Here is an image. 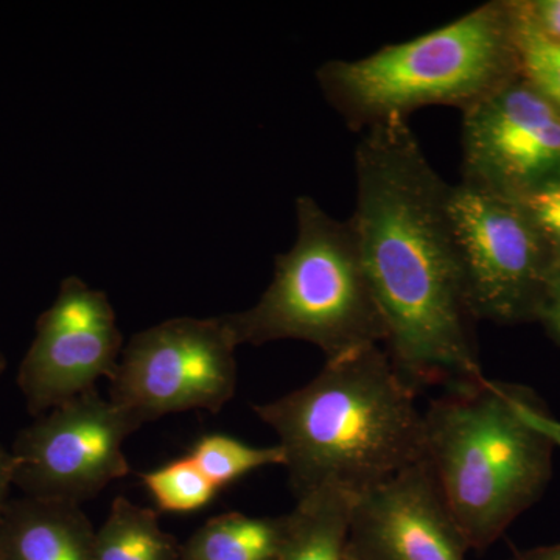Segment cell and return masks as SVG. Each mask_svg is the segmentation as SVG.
Segmentation results:
<instances>
[{"mask_svg":"<svg viewBox=\"0 0 560 560\" xmlns=\"http://www.w3.org/2000/svg\"><path fill=\"white\" fill-rule=\"evenodd\" d=\"M350 221L386 326L385 350L412 389L482 377L466 280L448 219L451 184L427 160L408 119L363 131Z\"/></svg>","mask_w":560,"mask_h":560,"instance_id":"6da1fadb","label":"cell"},{"mask_svg":"<svg viewBox=\"0 0 560 560\" xmlns=\"http://www.w3.org/2000/svg\"><path fill=\"white\" fill-rule=\"evenodd\" d=\"M416 396L383 346H370L254 411L278 434L296 499L326 488L357 497L423 459Z\"/></svg>","mask_w":560,"mask_h":560,"instance_id":"7a4b0ae2","label":"cell"},{"mask_svg":"<svg viewBox=\"0 0 560 560\" xmlns=\"http://www.w3.org/2000/svg\"><path fill=\"white\" fill-rule=\"evenodd\" d=\"M560 420L521 383L482 377L423 411V459L470 550H485L541 499Z\"/></svg>","mask_w":560,"mask_h":560,"instance_id":"3957f363","label":"cell"},{"mask_svg":"<svg viewBox=\"0 0 560 560\" xmlns=\"http://www.w3.org/2000/svg\"><path fill=\"white\" fill-rule=\"evenodd\" d=\"M518 75L511 2L492 0L418 38L327 61L316 80L346 125L363 132L429 106L469 109Z\"/></svg>","mask_w":560,"mask_h":560,"instance_id":"277c9868","label":"cell"},{"mask_svg":"<svg viewBox=\"0 0 560 560\" xmlns=\"http://www.w3.org/2000/svg\"><path fill=\"white\" fill-rule=\"evenodd\" d=\"M296 242L275 261L260 300L226 316L238 346L300 340L326 360L385 346L386 326L352 221L337 220L307 195L296 200Z\"/></svg>","mask_w":560,"mask_h":560,"instance_id":"5b68a950","label":"cell"},{"mask_svg":"<svg viewBox=\"0 0 560 560\" xmlns=\"http://www.w3.org/2000/svg\"><path fill=\"white\" fill-rule=\"evenodd\" d=\"M448 219L478 320H539L551 290V260L521 200L464 183L448 190Z\"/></svg>","mask_w":560,"mask_h":560,"instance_id":"8992f818","label":"cell"},{"mask_svg":"<svg viewBox=\"0 0 560 560\" xmlns=\"http://www.w3.org/2000/svg\"><path fill=\"white\" fill-rule=\"evenodd\" d=\"M237 348L226 316L164 320L121 350L108 399L140 427L175 412H219L237 389Z\"/></svg>","mask_w":560,"mask_h":560,"instance_id":"52a82bcc","label":"cell"},{"mask_svg":"<svg viewBox=\"0 0 560 560\" xmlns=\"http://www.w3.org/2000/svg\"><path fill=\"white\" fill-rule=\"evenodd\" d=\"M140 425L97 389L51 408L20 431L11 455L25 497L81 504L131 471L124 444Z\"/></svg>","mask_w":560,"mask_h":560,"instance_id":"ba28073f","label":"cell"},{"mask_svg":"<svg viewBox=\"0 0 560 560\" xmlns=\"http://www.w3.org/2000/svg\"><path fill=\"white\" fill-rule=\"evenodd\" d=\"M463 179L503 197L560 183V109L518 75L463 110Z\"/></svg>","mask_w":560,"mask_h":560,"instance_id":"9c48e42d","label":"cell"},{"mask_svg":"<svg viewBox=\"0 0 560 560\" xmlns=\"http://www.w3.org/2000/svg\"><path fill=\"white\" fill-rule=\"evenodd\" d=\"M124 348L108 296L77 276L62 280L18 372L28 412L38 418L95 389L101 378L110 381Z\"/></svg>","mask_w":560,"mask_h":560,"instance_id":"30bf717a","label":"cell"},{"mask_svg":"<svg viewBox=\"0 0 560 560\" xmlns=\"http://www.w3.org/2000/svg\"><path fill=\"white\" fill-rule=\"evenodd\" d=\"M469 550L425 459L353 497L349 560H467Z\"/></svg>","mask_w":560,"mask_h":560,"instance_id":"8fae6325","label":"cell"},{"mask_svg":"<svg viewBox=\"0 0 560 560\" xmlns=\"http://www.w3.org/2000/svg\"><path fill=\"white\" fill-rule=\"evenodd\" d=\"M95 529L80 504L10 500L0 517L3 560H95Z\"/></svg>","mask_w":560,"mask_h":560,"instance_id":"7c38bea8","label":"cell"},{"mask_svg":"<svg viewBox=\"0 0 560 560\" xmlns=\"http://www.w3.org/2000/svg\"><path fill=\"white\" fill-rule=\"evenodd\" d=\"M353 497L318 489L298 497L279 560H349L348 540Z\"/></svg>","mask_w":560,"mask_h":560,"instance_id":"4fadbf2b","label":"cell"},{"mask_svg":"<svg viewBox=\"0 0 560 560\" xmlns=\"http://www.w3.org/2000/svg\"><path fill=\"white\" fill-rule=\"evenodd\" d=\"M289 515L253 517L228 512L206 522L180 545L179 560H279Z\"/></svg>","mask_w":560,"mask_h":560,"instance_id":"5bb4252c","label":"cell"},{"mask_svg":"<svg viewBox=\"0 0 560 560\" xmlns=\"http://www.w3.org/2000/svg\"><path fill=\"white\" fill-rule=\"evenodd\" d=\"M180 545L161 528L158 514L125 497L110 504L95 530V560H179Z\"/></svg>","mask_w":560,"mask_h":560,"instance_id":"9a60e30c","label":"cell"},{"mask_svg":"<svg viewBox=\"0 0 560 560\" xmlns=\"http://www.w3.org/2000/svg\"><path fill=\"white\" fill-rule=\"evenodd\" d=\"M189 456L217 489L241 480L253 471L271 466L283 467L285 464V455L279 444L254 447L226 434L201 438Z\"/></svg>","mask_w":560,"mask_h":560,"instance_id":"2e32d148","label":"cell"},{"mask_svg":"<svg viewBox=\"0 0 560 560\" xmlns=\"http://www.w3.org/2000/svg\"><path fill=\"white\" fill-rule=\"evenodd\" d=\"M158 508L164 512L200 511L220 489L208 480L189 455L140 475Z\"/></svg>","mask_w":560,"mask_h":560,"instance_id":"e0dca14e","label":"cell"},{"mask_svg":"<svg viewBox=\"0 0 560 560\" xmlns=\"http://www.w3.org/2000/svg\"><path fill=\"white\" fill-rule=\"evenodd\" d=\"M515 33L521 75L560 109V46L537 38L517 22Z\"/></svg>","mask_w":560,"mask_h":560,"instance_id":"ac0fdd59","label":"cell"},{"mask_svg":"<svg viewBox=\"0 0 560 560\" xmlns=\"http://www.w3.org/2000/svg\"><path fill=\"white\" fill-rule=\"evenodd\" d=\"M539 230L551 260V290L560 285V184L521 198ZM550 290V293H551Z\"/></svg>","mask_w":560,"mask_h":560,"instance_id":"d6986e66","label":"cell"},{"mask_svg":"<svg viewBox=\"0 0 560 560\" xmlns=\"http://www.w3.org/2000/svg\"><path fill=\"white\" fill-rule=\"evenodd\" d=\"M514 20L537 38L560 46V0H510Z\"/></svg>","mask_w":560,"mask_h":560,"instance_id":"ffe728a7","label":"cell"},{"mask_svg":"<svg viewBox=\"0 0 560 560\" xmlns=\"http://www.w3.org/2000/svg\"><path fill=\"white\" fill-rule=\"evenodd\" d=\"M539 323L544 326L548 337L560 346V285L548 294V300L541 308Z\"/></svg>","mask_w":560,"mask_h":560,"instance_id":"44dd1931","label":"cell"},{"mask_svg":"<svg viewBox=\"0 0 560 560\" xmlns=\"http://www.w3.org/2000/svg\"><path fill=\"white\" fill-rule=\"evenodd\" d=\"M14 458L11 452L0 445V517L10 501L11 486H14Z\"/></svg>","mask_w":560,"mask_h":560,"instance_id":"7402d4cb","label":"cell"},{"mask_svg":"<svg viewBox=\"0 0 560 560\" xmlns=\"http://www.w3.org/2000/svg\"><path fill=\"white\" fill-rule=\"evenodd\" d=\"M512 560H560V544L537 547L523 551Z\"/></svg>","mask_w":560,"mask_h":560,"instance_id":"603a6c76","label":"cell"},{"mask_svg":"<svg viewBox=\"0 0 560 560\" xmlns=\"http://www.w3.org/2000/svg\"><path fill=\"white\" fill-rule=\"evenodd\" d=\"M7 370V360L5 355H3L2 352H0V377H2L3 372Z\"/></svg>","mask_w":560,"mask_h":560,"instance_id":"cb8c5ba5","label":"cell"},{"mask_svg":"<svg viewBox=\"0 0 560 560\" xmlns=\"http://www.w3.org/2000/svg\"><path fill=\"white\" fill-rule=\"evenodd\" d=\"M0 560H3V559H2V556H0Z\"/></svg>","mask_w":560,"mask_h":560,"instance_id":"d4e9b609","label":"cell"},{"mask_svg":"<svg viewBox=\"0 0 560 560\" xmlns=\"http://www.w3.org/2000/svg\"><path fill=\"white\" fill-rule=\"evenodd\" d=\"M560 184V183H559Z\"/></svg>","mask_w":560,"mask_h":560,"instance_id":"484cf974","label":"cell"}]
</instances>
